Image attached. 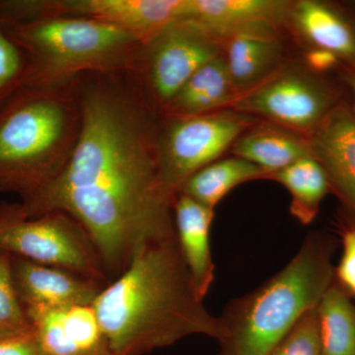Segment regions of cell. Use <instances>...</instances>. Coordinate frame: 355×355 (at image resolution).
<instances>
[{
  "mask_svg": "<svg viewBox=\"0 0 355 355\" xmlns=\"http://www.w3.org/2000/svg\"><path fill=\"white\" fill-rule=\"evenodd\" d=\"M288 22L312 48L331 51L355 67V22L340 8L318 0L292 2Z\"/></svg>",
  "mask_w": 355,
  "mask_h": 355,
  "instance_id": "cell-15",
  "label": "cell"
},
{
  "mask_svg": "<svg viewBox=\"0 0 355 355\" xmlns=\"http://www.w3.org/2000/svg\"><path fill=\"white\" fill-rule=\"evenodd\" d=\"M28 60L27 86L69 83L86 73L135 72L144 41L114 26L69 16L1 24Z\"/></svg>",
  "mask_w": 355,
  "mask_h": 355,
  "instance_id": "cell-5",
  "label": "cell"
},
{
  "mask_svg": "<svg viewBox=\"0 0 355 355\" xmlns=\"http://www.w3.org/2000/svg\"><path fill=\"white\" fill-rule=\"evenodd\" d=\"M343 253L335 266V284L350 298H355V225L343 228Z\"/></svg>",
  "mask_w": 355,
  "mask_h": 355,
  "instance_id": "cell-25",
  "label": "cell"
},
{
  "mask_svg": "<svg viewBox=\"0 0 355 355\" xmlns=\"http://www.w3.org/2000/svg\"><path fill=\"white\" fill-rule=\"evenodd\" d=\"M270 355H323L318 331L317 307L299 320Z\"/></svg>",
  "mask_w": 355,
  "mask_h": 355,
  "instance_id": "cell-24",
  "label": "cell"
},
{
  "mask_svg": "<svg viewBox=\"0 0 355 355\" xmlns=\"http://www.w3.org/2000/svg\"><path fill=\"white\" fill-rule=\"evenodd\" d=\"M323 355H355V304L334 282L317 306Z\"/></svg>",
  "mask_w": 355,
  "mask_h": 355,
  "instance_id": "cell-21",
  "label": "cell"
},
{
  "mask_svg": "<svg viewBox=\"0 0 355 355\" xmlns=\"http://www.w3.org/2000/svg\"><path fill=\"white\" fill-rule=\"evenodd\" d=\"M83 355H114L112 354L111 350H110L108 345H105V347H100V349L94 350V352H88V354Z\"/></svg>",
  "mask_w": 355,
  "mask_h": 355,
  "instance_id": "cell-29",
  "label": "cell"
},
{
  "mask_svg": "<svg viewBox=\"0 0 355 355\" xmlns=\"http://www.w3.org/2000/svg\"><path fill=\"white\" fill-rule=\"evenodd\" d=\"M343 80L347 84L352 98V114L355 118V67H347L343 72Z\"/></svg>",
  "mask_w": 355,
  "mask_h": 355,
  "instance_id": "cell-28",
  "label": "cell"
},
{
  "mask_svg": "<svg viewBox=\"0 0 355 355\" xmlns=\"http://www.w3.org/2000/svg\"><path fill=\"white\" fill-rule=\"evenodd\" d=\"M0 355H44L34 327L31 330L0 338Z\"/></svg>",
  "mask_w": 355,
  "mask_h": 355,
  "instance_id": "cell-26",
  "label": "cell"
},
{
  "mask_svg": "<svg viewBox=\"0 0 355 355\" xmlns=\"http://www.w3.org/2000/svg\"><path fill=\"white\" fill-rule=\"evenodd\" d=\"M0 251L55 266L102 284L107 275L94 243L80 223L62 211L28 218L19 205H0Z\"/></svg>",
  "mask_w": 355,
  "mask_h": 355,
  "instance_id": "cell-6",
  "label": "cell"
},
{
  "mask_svg": "<svg viewBox=\"0 0 355 355\" xmlns=\"http://www.w3.org/2000/svg\"><path fill=\"white\" fill-rule=\"evenodd\" d=\"M32 328L14 284L12 256L0 251V338Z\"/></svg>",
  "mask_w": 355,
  "mask_h": 355,
  "instance_id": "cell-22",
  "label": "cell"
},
{
  "mask_svg": "<svg viewBox=\"0 0 355 355\" xmlns=\"http://www.w3.org/2000/svg\"><path fill=\"white\" fill-rule=\"evenodd\" d=\"M221 55V42L202 26L174 21L144 42L135 73L159 112L193 73Z\"/></svg>",
  "mask_w": 355,
  "mask_h": 355,
  "instance_id": "cell-8",
  "label": "cell"
},
{
  "mask_svg": "<svg viewBox=\"0 0 355 355\" xmlns=\"http://www.w3.org/2000/svg\"><path fill=\"white\" fill-rule=\"evenodd\" d=\"M257 121L254 116L227 108L198 116H160L158 165L167 191L179 197L189 178L220 159Z\"/></svg>",
  "mask_w": 355,
  "mask_h": 355,
  "instance_id": "cell-7",
  "label": "cell"
},
{
  "mask_svg": "<svg viewBox=\"0 0 355 355\" xmlns=\"http://www.w3.org/2000/svg\"><path fill=\"white\" fill-rule=\"evenodd\" d=\"M114 355H142L193 335L223 338L220 318L203 305L177 236L149 245L93 302Z\"/></svg>",
  "mask_w": 355,
  "mask_h": 355,
  "instance_id": "cell-2",
  "label": "cell"
},
{
  "mask_svg": "<svg viewBox=\"0 0 355 355\" xmlns=\"http://www.w3.org/2000/svg\"><path fill=\"white\" fill-rule=\"evenodd\" d=\"M231 153L259 166L268 176L313 155L308 137L268 121H257L245 130L231 147Z\"/></svg>",
  "mask_w": 355,
  "mask_h": 355,
  "instance_id": "cell-16",
  "label": "cell"
},
{
  "mask_svg": "<svg viewBox=\"0 0 355 355\" xmlns=\"http://www.w3.org/2000/svg\"><path fill=\"white\" fill-rule=\"evenodd\" d=\"M81 123L78 77L18 91L0 110V193L22 198L53 181L76 149Z\"/></svg>",
  "mask_w": 355,
  "mask_h": 355,
  "instance_id": "cell-3",
  "label": "cell"
},
{
  "mask_svg": "<svg viewBox=\"0 0 355 355\" xmlns=\"http://www.w3.org/2000/svg\"><path fill=\"white\" fill-rule=\"evenodd\" d=\"M236 93L223 55L198 70L158 114L165 118L198 116L226 109Z\"/></svg>",
  "mask_w": 355,
  "mask_h": 355,
  "instance_id": "cell-18",
  "label": "cell"
},
{
  "mask_svg": "<svg viewBox=\"0 0 355 355\" xmlns=\"http://www.w3.org/2000/svg\"><path fill=\"white\" fill-rule=\"evenodd\" d=\"M12 256V254H11ZM14 284L25 309L92 305L102 284L55 266L12 256Z\"/></svg>",
  "mask_w": 355,
  "mask_h": 355,
  "instance_id": "cell-12",
  "label": "cell"
},
{
  "mask_svg": "<svg viewBox=\"0 0 355 355\" xmlns=\"http://www.w3.org/2000/svg\"><path fill=\"white\" fill-rule=\"evenodd\" d=\"M222 55L237 97L279 69L282 46L277 36L240 34L223 42Z\"/></svg>",
  "mask_w": 355,
  "mask_h": 355,
  "instance_id": "cell-17",
  "label": "cell"
},
{
  "mask_svg": "<svg viewBox=\"0 0 355 355\" xmlns=\"http://www.w3.org/2000/svg\"><path fill=\"white\" fill-rule=\"evenodd\" d=\"M268 179L282 184L289 191L291 214L303 225L314 221L322 202L331 191L323 166L314 155L296 161Z\"/></svg>",
  "mask_w": 355,
  "mask_h": 355,
  "instance_id": "cell-20",
  "label": "cell"
},
{
  "mask_svg": "<svg viewBox=\"0 0 355 355\" xmlns=\"http://www.w3.org/2000/svg\"><path fill=\"white\" fill-rule=\"evenodd\" d=\"M335 250L330 236L311 233L280 272L231 301L220 317L219 355H270L335 282Z\"/></svg>",
  "mask_w": 355,
  "mask_h": 355,
  "instance_id": "cell-4",
  "label": "cell"
},
{
  "mask_svg": "<svg viewBox=\"0 0 355 355\" xmlns=\"http://www.w3.org/2000/svg\"><path fill=\"white\" fill-rule=\"evenodd\" d=\"M305 62L310 71L324 73L336 69L342 60L331 51L312 48L306 53Z\"/></svg>",
  "mask_w": 355,
  "mask_h": 355,
  "instance_id": "cell-27",
  "label": "cell"
},
{
  "mask_svg": "<svg viewBox=\"0 0 355 355\" xmlns=\"http://www.w3.org/2000/svg\"><path fill=\"white\" fill-rule=\"evenodd\" d=\"M187 0H12L13 20L42 16L86 18L121 28L146 40L183 20Z\"/></svg>",
  "mask_w": 355,
  "mask_h": 355,
  "instance_id": "cell-10",
  "label": "cell"
},
{
  "mask_svg": "<svg viewBox=\"0 0 355 355\" xmlns=\"http://www.w3.org/2000/svg\"><path fill=\"white\" fill-rule=\"evenodd\" d=\"M336 104L335 92L323 81L287 67L237 96L230 109L309 137Z\"/></svg>",
  "mask_w": 355,
  "mask_h": 355,
  "instance_id": "cell-9",
  "label": "cell"
},
{
  "mask_svg": "<svg viewBox=\"0 0 355 355\" xmlns=\"http://www.w3.org/2000/svg\"><path fill=\"white\" fill-rule=\"evenodd\" d=\"M28 60L0 23V110L25 86Z\"/></svg>",
  "mask_w": 355,
  "mask_h": 355,
  "instance_id": "cell-23",
  "label": "cell"
},
{
  "mask_svg": "<svg viewBox=\"0 0 355 355\" xmlns=\"http://www.w3.org/2000/svg\"><path fill=\"white\" fill-rule=\"evenodd\" d=\"M268 176L265 170L245 159H218L189 178L180 193L214 210L236 187Z\"/></svg>",
  "mask_w": 355,
  "mask_h": 355,
  "instance_id": "cell-19",
  "label": "cell"
},
{
  "mask_svg": "<svg viewBox=\"0 0 355 355\" xmlns=\"http://www.w3.org/2000/svg\"><path fill=\"white\" fill-rule=\"evenodd\" d=\"M313 155L323 166L331 191L355 216V118L338 103L309 137Z\"/></svg>",
  "mask_w": 355,
  "mask_h": 355,
  "instance_id": "cell-13",
  "label": "cell"
},
{
  "mask_svg": "<svg viewBox=\"0 0 355 355\" xmlns=\"http://www.w3.org/2000/svg\"><path fill=\"white\" fill-rule=\"evenodd\" d=\"M175 228L180 250L200 299L214 280L209 232L214 210L180 193L174 205Z\"/></svg>",
  "mask_w": 355,
  "mask_h": 355,
  "instance_id": "cell-14",
  "label": "cell"
},
{
  "mask_svg": "<svg viewBox=\"0 0 355 355\" xmlns=\"http://www.w3.org/2000/svg\"><path fill=\"white\" fill-rule=\"evenodd\" d=\"M291 6L284 0H187L184 20L198 23L223 44L240 34L277 36Z\"/></svg>",
  "mask_w": 355,
  "mask_h": 355,
  "instance_id": "cell-11",
  "label": "cell"
},
{
  "mask_svg": "<svg viewBox=\"0 0 355 355\" xmlns=\"http://www.w3.org/2000/svg\"><path fill=\"white\" fill-rule=\"evenodd\" d=\"M83 123L53 181L18 203L28 218L62 211L94 243L107 277L144 248L176 237L172 196L158 165L160 116L132 71L78 77Z\"/></svg>",
  "mask_w": 355,
  "mask_h": 355,
  "instance_id": "cell-1",
  "label": "cell"
}]
</instances>
